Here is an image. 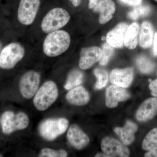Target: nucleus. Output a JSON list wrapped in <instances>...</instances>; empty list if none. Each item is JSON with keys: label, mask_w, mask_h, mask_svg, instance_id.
Returning <instances> with one entry per match:
<instances>
[{"label": "nucleus", "mask_w": 157, "mask_h": 157, "mask_svg": "<svg viewBox=\"0 0 157 157\" xmlns=\"http://www.w3.org/2000/svg\"><path fill=\"white\" fill-rule=\"evenodd\" d=\"M40 5V0H21L17 11L19 22L24 25L32 24L36 16Z\"/></svg>", "instance_id": "6e6552de"}, {"label": "nucleus", "mask_w": 157, "mask_h": 157, "mask_svg": "<svg viewBox=\"0 0 157 157\" xmlns=\"http://www.w3.org/2000/svg\"><path fill=\"white\" fill-rule=\"evenodd\" d=\"M98 81L95 84V88L101 89L106 86L108 81V74L104 69H96L94 71Z\"/></svg>", "instance_id": "393cba45"}, {"label": "nucleus", "mask_w": 157, "mask_h": 157, "mask_svg": "<svg viewBox=\"0 0 157 157\" xmlns=\"http://www.w3.org/2000/svg\"><path fill=\"white\" fill-rule=\"evenodd\" d=\"M94 9L95 12L100 13L99 22L104 24L112 18L115 11V5L112 0H101Z\"/></svg>", "instance_id": "dca6fc26"}, {"label": "nucleus", "mask_w": 157, "mask_h": 157, "mask_svg": "<svg viewBox=\"0 0 157 157\" xmlns=\"http://www.w3.org/2000/svg\"><path fill=\"white\" fill-rule=\"evenodd\" d=\"M136 63L139 70L144 74L151 73L155 69V64L149 59L143 56L137 58Z\"/></svg>", "instance_id": "5701e85b"}, {"label": "nucleus", "mask_w": 157, "mask_h": 157, "mask_svg": "<svg viewBox=\"0 0 157 157\" xmlns=\"http://www.w3.org/2000/svg\"><path fill=\"white\" fill-rule=\"evenodd\" d=\"M122 3L129 6H140L142 3V0H120Z\"/></svg>", "instance_id": "cd10ccee"}, {"label": "nucleus", "mask_w": 157, "mask_h": 157, "mask_svg": "<svg viewBox=\"0 0 157 157\" xmlns=\"http://www.w3.org/2000/svg\"><path fill=\"white\" fill-rule=\"evenodd\" d=\"M58 96V88L56 83L51 80L45 82L35 94L34 106L39 111H45L56 101Z\"/></svg>", "instance_id": "f03ea898"}, {"label": "nucleus", "mask_w": 157, "mask_h": 157, "mask_svg": "<svg viewBox=\"0 0 157 157\" xmlns=\"http://www.w3.org/2000/svg\"><path fill=\"white\" fill-rule=\"evenodd\" d=\"M1 124L3 132L9 135L17 130L26 128L29 124V119L25 113L20 112L15 114L7 111L2 115Z\"/></svg>", "instance_id": "39448f33"}, {"label": "nucleus", "mask_w": 157, "mask_h": 157, "mask_svg": "<svg viewBox=\"0 0 157 157\" xmlns=\"http://www.w3.org/2000/svg\"><path fill=\"white\" fill-rule=\"evenodd\" d=\"M25 50L19 43H12L6 46L0 54V67L12 69L22 59Z\"/></svg>", "instance_id": "423d86ee"}, {"label": "nucleus", "mask_w": 157, "mask_h": 157, "mask_svg": "<svg viewBox=\"0 0 157 157\" xmlns=\"http://www.w3.org/2000/svg\"><path fill=\"white\" fill-rule=\"evenodd\" d=\"M128 25L121 23L109 31L106 36L107 43L113 48H121L123 46L125 34Z\"/></svg>", "instance_id": "4468645a"}, {"label": "nucleus", "mask_w": 157, "mask_h": 157, "mask_svg": "<svg viewBox=\"0 0 157 157\" xmlns=\"http://www.w3.org/2000/svg\"><path fill=\"white\" fill-rule=\"evenodd\" d=\"M155 1H157V0H155Z\"/></svg>", "instance_id": "e433bc0d"}, {"label": "nucleus", "mask_w": 157, "mask_h": 157, "mask_svg": "<svg viewBox=\"0 0 157 157\" xmlns=\"http://www.w3.org/2000/svg\"><path fill=\"white\" fill-rule=\"evenodd\" d=\"M70 18L67 11L62 8H55L48 12L43 18L41 28L44 33H49L63 27Z\"/></svg>", "instance_id": "7ed1b4c3"}, {"label": "nucleus", "mask_w": 157, "mask_h": 157, "mask_svg": "<svg viewBox=\"0 0 157 157\" xmlns=\"http://www.w3.org/2000/svg\"><path fill=\"white\" fill-rule=\"evenodd\" d=\"M68 155L67 153L64 150H55L50 148H44L41 150L39 156L40 157H65Z\"/></svg>", "instance_id": "a878e982"}, {"label": "nucleus", "mask_w": 157, "mask_h": 157, "mask_svg": "<svg viewBox=\"0 0 157 157\" xmlns=\"http://www.w3.org/2000/svg\"><path fill=\"white\" fill-rule=\"evenodd\" d=\"M67 101L70 104L76 106H83L88 103L90 94L82 86H78L71 90L66 96Z\"/></svg>", "instance_id": "f3484780"}, {"label": "nucleus", "mask_w": 157, "mask_h": 157, "mask_svg": "<svg viewBox=\"0 0 157 157\" xmlns=\"http://www.w3.org/2000/svg\"><path fill=\"white\" fill-rule=\"evenodd\" d=\"M130 97V94L126 90L113 85L107 88L105 103L109 108H114L117 106L119 102L126 101Z\"/></svg>", "instance_id": "f8f14e48"}, {"label": "nucleus", "mask_w": 157, "mask_h": 157, "mask_svg": "<svg viewBox=\"0 0 157 157\" xmlns=\"http://www.w3.org/2000/svg\"><path fill=\"white\" fill-rule=\"evenodd\" d=\"M41 81L40 74L31 70L25 73L21 78L19 90L21 95L26 99L33 98L39 90Z\"/></svg>", "instance_id": "0eeeda50"}, {"label": "nucleus", "mask_w": 157, "mask_h": 157, "mask_svg": "<svg viewBox=\"0 0 157 157\" xmlns=\"http://www.w3.org/2000/svg\"><path fill=\"white\" fill-rule=\"evenodd\" d=\"M99 2V0H89V8L90 9H94Z\"/></svg>", "instance_id": "2f4dec72"}, {"label": "nucleus", "mask_w": 157, "mask_h": 157, "mask_svg": "<svg viewBox=\"0 0 157 157\" xmlns=\"http://www.w3.org/2000/svg\"><path fill=\"white\" fill-rule=\"evenodd\" d=\"M102 50L97 46L82 48L80 52L79 67L82 70L89 69L101 59Z\"/></svg>", "instance_id": "9d476101"}, {"label": "nucleus", "mask_w": 157, "mask_h": 157, "mask_svg": "<svg viewBox=\"0 0 157 157\" xmlns=\"http://www.w3.org/2000/svg\"><path fill=\"white\" fill-rule=\"evenodd\" d=\"M146 157H157V149L155 150L149 151L144 155Z\"/></svg>", "instance_id": "7c9ffc66"}, {"label": "nucleus", "mask_w": 157, "mask_h": 157, "mask_svg": "<svg viewBox=\"0 0 157 157\" xmlns=\"http://www.w3.org/2000/svg\"><path fill=\"white\" fill-rule=\"evenodd\" d=\"M137 126L131 121H127L124 126L122 128L117 127L114 132L120 138L121 140L125 145L131 144L135 140V134L137 131Z\"/></svg>", "instance_id": "a211bd4d"}, {"label": "nucleus", "mask_w": 157, "mask_h": 157, "mask_svg": "<svg viewBox=\"0 0 157 157\" xmlns=\"http://www.w3.org/2000/svg\"><path fill=\"white\" fill-rule=\"evenodd\" d=\"M70 1L75 7H77L79 6L81 2V0H70Z\"/></svg>", "instance_id": "473e14b6"}, {"label": "nucleus", "mask_w": 157, "mask_h": 157, "mask_svg": "<svg viewBox=\"0 0 157 157\" xmlns=\"http://www.w3.org/2000/svg\"><path fill=\"white\" fill-rule=\"evenodd\" d=\"M0 157H2V155H0Z\"/></svg>", "instance_id": "c9c22d12"}, {"label": "nucleus", "mask_w": 157, "mask_h": 157, "mask_svg": "<svg viewBox=\"0 0 157 157\" xmlns=\"http://www.w3.org/2000/svg\"><path fill=\"white\" fill-rule=\"evenodd\" d=\"M151 11V7L148 5H140L135 6L134 9L128 14V17L133 20H136L140 17L147 16Z\"/></svg>", "instance_id": "b1692460"}, {"label": "nucleus", "mask_w": 157, "mask_h": 157, "mask_svg": "<svg viewBox=\"0 0 157 157\" xmlns=\"http://www.w3.org/2000/svg\"><path fill=\"white\" fill-rule=\"evenodd\" d=\"M69 143L73 147L78 150L85 148L90 143V138L78 126H70L67 134Z\"/></svg>", "instance_id": "9b49d317"}, {"label": "nucleus", "mask_w": 157, "mask_h": 157, "mask_svg": "<svg viewBox=\"0 0 157 157\" xmlns=\"http://www.w3.org/2000/svg\"><path fill=\"white\" fill-rule=\"evenodd\" d=\"M1 48H2V44L0 43V50H1Z\"/></svg>", "instance_id": "f704fd0d"}, {"label": "nucleus", "mask_w": 157, "mask_h": 157, "mask_svg": "<svg viewBox=\"0 0 157 157\" xmlns=\"http://www.w3.org/2000/svg\"><path fill=\"white\" fill-rule=\"evenodd\" d=\"M113 47L107 43H104L102 50V56L100 64L102 66L107 65L113 53Z\"/></svg>", "instance_id": "bb28decb"}, {"label": "nucleus", "mask_w": 157, "mask_h": 157, "mask_svg": "<svg viewBox=\"0 0 157 157\" xmlns=\"http://www.w3.org/2000/svg\"><path fill=\"white\" fill-rule=\"evenodd\" d=\"M102 150L110 157H129L130 152L125 144L118 140L107 137L102 140L101 143Z\"/></svg>", "instance_id": "1a4fd4ad"}, {"label": "nucleus", "mask_w": 157, "mask_h": 157, "mask_svg": "<svg viewBox=\"0 0 157 157\" xmlns=\"http://www.w3.org/2000/svg\"><path fill=\"white\" fill-rule=\"evenodd\" d=\"M69 125V121L65 118L48 119L40 124L39 132L45 140L51 141L64 133Z\"/></svg>", "instance_id": "20e7f679"}, {"label": "nucleus", "mask_w": 157, "mask_h": 157, "mask_svg": "<svg viewBox=\"0 0 157 157\" xmlns=\"http://www.w3.org/2000/svg\"><path fill=\"white\" fill-rule=\"evenodd\" d=\"M149 88L151 90V94L157 97V78L151 82Z\"/></svg>", "instance_id": "c85d7f7f"}, {"label": "nucleus", "mask_w": 157, "mask_h": 157, "mask_svg": "<svg viewBox=\"0 0 157 157\" xmlns=\"http://www.w3.org/2000/svg\"><path fill=\"white\" fill-rule=\"evenodd\" d=\"M140 27L136 22L132 23L127 29L124 45L127 48L133 49L136 48L138 43V37Z\"/></svg>", "instance_id": "aec40b11"}, {"label": "nucleus", "mask_w": 157, "mask_h": 157, "mask_svg": "<svg viewBox=\"0 0 157 157\" xmlns=\"http://www.w3.org/2000/svg\"><path fill=\"white\" fill-rule=\"evenodd\" d=\"M153 27L150 22L142 23L139 36V43L142 48H147L151 46L153 42Z\"/></svg>", "instance_id": "6ab92c4d"}, {"label": "nucleus", "mask_w": 157, "mask_h": 157, "mask_svg": "<svg viewBox=\"0 0 157 157\" xmlns=\"http://www.w3.org/2000/svg\"><path fill=\"white\" fill-rule=\"evenodd\" d=\"M96 157H109V155H108L104 153V154L102 153H99L97 154V155H95Z\"/></svg>", "instance_id": "72a5a7b5"}, {"label": "nucleus", "mask_w": 157, "mask_h": 157, "mask_svg": "<svg viewBox=\"0 0 157 157\" xmlns=\"http://www.w3.org/2000/svg\"><path fill=\"white\" fill-rule=\"evenodd\" d=\"M157 113V98H149L137 109L136 118L140 121H146L154 117Z\"/></svg>", "instance_id": "2eb2a0df"}, {"label": "nucleus", "mask_w": 157, "mask_h": 157, "mask_svg": "<svg viewBox=\"0 0 157 157\" xmlns=\"http://www.w3.org/2000/svg\"><path fill=\"white\" fill-rule=\"evenodd\" d=\"M142 148L151 151L157 149V128L152 129L147 135L142 143Z\"/></svg>", "instance_id": "4be33fe9"}, {"label": "nucleus", "mask_w": 157, "mask_h": 157, "mask_svg": "<svg viewBox=\"0 0 157 157\" xmlns=\"http://www.w3.org/2000/svg\"><path fill=\"white\" fill-rule=\"evenodd\" d=\"M154 45L153 51L155 56H157V33L155 34L154 38Z\"/></svg>", "instance_id": "c756f323"}, {"label": "nucleus", "mask_w": 157, "mask_h": 157, "mask_svg": "<svg viewBox=\"0 0 157 157\" xmlns=\"http://www.w3.org/2000/svg\"><path fill=\"white\" fill-rule=\"evenodd\" d=\"M70 41V35L66 31L58 30L49 33L43 43L44 53L51 57L60 55L67 50Z\"/></svg>", "instance_id": "f257e3e1"}, {"label": "nucleus", "mask_w": 157, "mask_h": 157, "mask_svg": "<svg viewBox=\"0 0 157 157\" xmlns=\"http://www.w3.org/2000/svg\"><path fill=\"white\" fill-rule=\"evenodd\" d=\"M83 79V74L81 71L73 70L68 76L64 88L66 89L70 90L77 87L82 83Z\"/></svg>", "instance_id": "412c9836"}, {"label": "nucleus", "mask_w": 157, "mask_h": 157, "mask_svg": "<svg viewBox=\"0 0 157 157\" xmlns=\"http://www.w3.org/2000/svg\"><path fill=\"white\" fill-rule=\"evenodd\" d=\"M133 76L134 71L132 68L115 69L110 73V80L112 84L126 88L132 83Z\"/></svg>", "instance_id": "ddd939ff"}]
</instances>
